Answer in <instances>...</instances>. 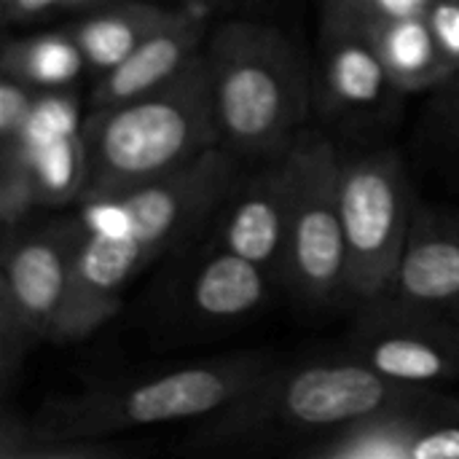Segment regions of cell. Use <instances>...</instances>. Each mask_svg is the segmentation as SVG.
I'll return each mask as SVG.
<instances>
[{
  "label": "cell",
  "instance_id": "obj_1",
  "mask_svg": "<svg viewBox=\"0 0 459 459\" xmlns=\"http://www.w3.org/2000/svg\"><path fill=\"white\" fill-rule=\"evenodd\" d=\"M237 180L239 159L221 145L153 183L78 202L83 239L51 342H81L105 325L151 264L215 221Z\"/></svg>",
  "mask_w": 459,
  "mask_h": 459
},
{
  "label": "cell",
  "instance_id": "obj_2",
  "mask_svg": "<svg viewBox=\"0 0 459 459\" xmlns=\"http://www.w3.org/2000/svg\"><path fill=\"white\" fill-rule=\"evenodd\" d=\"M436 387L393 382L371 366L344 358L272 366L253 387L221 411L199 420L180 452L186 455H258L293 449L360 417L414 401Z\"/></svg>",
  "mask_w": 459,
  "mask_h": 459
},
{
  "label": "cell",
  "instance_id": "obj_3",
  "mask_svg": "<svg viewBox=\"0 0 459 459\" xmlns=\"http://www.w3.org/2000/svg\"><path fill=\"white\" fill-rule=\"evenodd\" d=\"M81 134L89 164L83 199L153 183L221 148L204 51L169 83L89 110Z\"/></svg>",
  "mask_w": 459,
  "mask_h": 459
},
{
  "label": "cell",
  "instance_id": "obj_4",
  "mask_svg": "<svg viewBox=\"0 0 459 459\" xmlns=\"http://www.w3.org/2000/svg\"><path fill=\"white\" fill-rule=\"evenodd\" d=\"M221 145L237 159L269 161L307 132L309 70L299 48L272 24L223 22L204 43Z\"/></svg>",
  "mask_w": 459,
  "mask_h": 459
},
{
  "label": "cell",
  "instance_id": "obj_5",
  "mask_svg": "<svg viewBox=\"0 0 459 459\" xmlns=\"http://www.w3.org/2000/svg\"><path fill=\"white\" fill-rule=\"evenodd\" d=\"M269 368V358L229 355L159 374L100 382L46 403L32 422L43 430L81 438H118L143 428L199 422L237 401Z\"/></svg>",
  "mask_w": 459,
  "mask_h": 459
},
{
  "label": "cell",
  "instance_id": "obj_6",
  "mask_svg": "<svg viewBox=\"0 0 459 459\" xmlns=\"http://www.w3.org/2000/svg\"><path fill=\"white\" fill-rule=\"evenodd\" d=\"M290 156L293 202L282 285L299 301L325 309L350 299V261L339 204L342 153L328 137L304 132Z\"/></svg>",
  "mask_w": 459,
  "mask_h": 459
},
{
  "label": "cell",
  "instance_id": "obj_7",
  "mask_svg": "<svg viewBox=\"0 0 459 459\" xmlns=\"http://www.w3.org/2000/svg\"><path fill=\"white\" fill-rule=\"evenodd\" d=\"M83 239L78 215L19 229L3 239L0 377L8 385L27 352L51 342Z\"/></svg>",
  "mask_w": 459,
  "mask_h": 459
},
{
  "label": "cell",
  "instance_id": "obj_8",
  "mask_svg": "<svg viewBox=\"0 0 459 459\" xmlns=\"http://www.w3.org/2000/svg\"><path fill=\"white\" fill-rule=\"evenodd\" d=\"M339 204L350 261V299L377 301L403 253L417 215L409 172L395 151L342 156Z\"/></svg>",
  "mask_w": 459,
  "mask_h": 459
},
{
  "label": "cell",
  "instance_id": "obj_9",
  "mask_svg": "<svg viewBox=\"0 0 459 459\" xmlns=\"http://www.w3.org/2000/svg\"><path fill=\"white\" fill-rule=\"evenodd\" d=\"M347 355L411 387L459 382V333L455 325L446 317L417 312L387 299L363 304Z\"/></svg>",
  "mask_w": 459,
  "mask_h": 459
},
{
  "label": "cell",
  "instance_id": "obj_10",
  "mask_svg": "<svg viewBox=\"0 0 459 459\" xmlns=\"http://www.w3.org/2000/svg\"><path fill=\"white\" fill-rule=\"evenodd\" d=\"M293 202V156L290 151L264 161V167L237 180L215 215V245L239 253L272 274L285 280L288 223Z\"/></svg>",
  "mask_w": 459,
  "mask_h": 459
},
{
  "label": "cell",
  "instance_id": "obj_11",
  "mask_svg": "<svg viewBox=\"0 0 459 459\" xmlns=\"http://www.w3.org/2000/svg\"><path fill=\"white\" fill-rule=\"evenodd\" d=\"M379 299L428 312L459 315V215L420 204L398 266Z\"/></svg>",
  "mask_w": 459,
  "mask_h": 459
},
{
  "label": "cell",
  "instance_id": "obj_12",
  "mask_svg": "<svg viewBox=\"0 0 459 459\" xmlns=\"http://www.w3.org/2000/svg\"><path fill=\"white\" fill-rule=\"evenodd\" d=\"M457 417L459 398L436 387L414 401L382 409L317 436L290 455L304 459H411L425 433Z\"/></svg>",
  "mask_w": 459,
  "mask_h": 459
},
{
  "label": "cell",
  "instance_id": "obj_13",
  "mask_svg": "<svg viewBox=\"0 0 459 459\" xmlns=\"http://www.w3.org/2000/svg\"><path fill=\"white\" fill-rule=\"evenodd\" d=\"M207 8L202 3L178 5L175 16L148 35L124 62L97 75L89 110L148 94L180 75L207 43Z\"/></svg>",
  "mask_w": 459,
  "mask_h": 459
},
{
  "label": "cell",
  "instance_id": "obj_14",
  "mask_svg": "<svg viewBox=\"0 0 459 459\" xmlns=\"http://www.w3.org/2000/svg\"><path fill=\"white\" fill-rule=\"evenodd\" d=\"M272 285L277 282L258 264L212 242L188 282V304L207 323H239L266 304Z\"/></svg>",
  "mask_w": 459,
  "mask_h": 459
},
{
  "label": "cell",
  "instance_id": "obj_15",
  "mask_svg": "<svg viewBox=\"0 0 459 459\" xmlns=\"http://www.w3.org/2000/svg\"><path fill=\"white\" fill-rule=\"evenodd\" d=\"M323 100L336 113H368L401 94L363 32H323Z\"/></svg>",
  "mask_w": 459,
  "mask_h": 459
},
{
  "label": "cell",
  "instance_id": "obj_16",
  "mask_svg": "<svg viewBox=\"0 0 459 459\" xmlns=\"http://www.w3.org/2000/svg\"><path fill=\"white\" fill-rule=\"evenodd\" d=\"M178 8H167L159 3H118L102 11L83 16L70 24V35L81 46L89 70L97 75L113 70L124 62L148 35H153L161 24L175 16Z\"/></svg>",
  "mask_w": 459,
  "mask_h": 459
},
{
  "label": "cell",
  "instance_id": "obj_17",
  "mask_svg": "<svg viewBox=\"0 0 459 459\" xmlns=\"http://www.w3.org/2000/svg\"><path fill=\"white\" fill-rule=\"evenodd\" d=\"M401 94L444 89L452 78L425 13L385 22L366 32Z\"/></svg>",
  "mask_w": 459,
  "mask_h": 459
},
{
  "label": "cell",
  "instance_id": "obj_18",
  "mask_svg": "<svg viewBox=\"0 0 459 459\" xmlns=\"http://www.w3.org/2000/svg\"><path fill=\"white\" fill-rule=\"evenodd\" d=\"M86 67V56L70 30L8 40L0 62L3 73L16 75L38 91L67 89Z\"/></svg>",
  "mask_w": 459,
  "mask_h": 459
},
{
  "label": "cell",
  "instance_id": "obj_19",
  "mask_svg": "<svg viewBox=\"0 0 459 459\" xmlns=\"http://www.w3.org/2000/svg\"><path fill=\"white\" fill-rule=\"evenodd\" d=\"M16 151L22 153L32 175L43 207L78 204L83 199L89 164H86V145L81 132L51 137L35 145H19Z\"/></svg>",
  "mask_w": 459,
  "mask_h": 459
},
{
  "label": "cell",
  "instance_id": "obj_20",
  "mask_svg": "<svg viewBox=\"0 0 459 459\" xmlns=\"http://www.w3.org/2000/svg\"><path fill=\"white\" fill-rule=\"evenodd\" d=\"M132 449L116 438H81L38 428L32 420L3 414L0 459H124Z\"/></svg>",
  "mask_w": 459,
  "mask_h": 459
},
{
  "label": "cell",
  "instance_id": "obj_21",
  "mask_svg": "<svg viewBox=\"0 0 459 459\" xmlns=\"http://www.w3.org/2000/svg\"><path fill=\"white\" fill-rule=\"evenodd\" d=\"M433 0H325L323 32H371L406 16H420Z\"/></svg>",
  "mask_w": 459,
  "mask_h": 459
},
{
  "label": "cell",
  "instance_id": "obj_22",
  "mask_svg": "<svg viewBox=\"0 0 459 459\" xmlns=\"http://www.w3.org/2000/svg\"><path fill=\"white\" fill-rule=\"evenodd\" d=\"M40 207L32 175L16 148L0 151V223H3V239L13 237L30 212Z\"/></svg>",
  "mask_w": 459,
  "mask_h": 459
},
{
  "label": "cell",
  "instance_id": "obj_23",
  "mask_svg": "<svg viewBox=\"0 0 459 459\" xmlns=\"http://www.w3.org/2000/svg\"><path fill=\"white\" fill-rule=\"evenodd\" d=\"M81 126H83L81 100L73 91H67V89L38 91L19 145H35V143L51 140V137L73 134V132H81Z\"/></svg>",
  "mask_w": 459,
  "mask_h": 459
},
{
  "label": "cell",
  "instance_id": "obj_24",
  "mask_svg": "<svg viewBox=\"0 0 459 459\" xmlns=\"http://www.w3.org/2000/svg\"><path fill=\"white\" fill-rule=\"evenodd\" d=\"M38 89L27 86L16 75L3 73L0 78V151L16 148L22 143V132L32 113Z\"/></svg>",
  "mask_w": 459,
  "mask_h": 459
},
{
  "label": "cell",
  "instance_id": "obj_25",
  "mask_svg": "<svg viewBox=\"0 0 459 459\" xmlns=\"http://www.w3.org/2000/svg\"><path fill=\"white\" fill-rule=\"evenodd\" d=\"M425 16L446 59V67L455 78L459 73V0H433Z\"/></svg>",
  "mask_w": 459,
  "mask_h": 459
},
{
  "label": "cell",
  "instance_id": "obj_26",
  "mask_svg": "<svg viewBox=\"0 0 459 459\" xmlns=\"http://www.w3.org/2000/svg\"><path fill=\"white\" fill-rule=\"evenodd\" d=\"M67 3H83V0H3L5 13L11 19H22V16H32L38 11H46L51 5H67Z\"/></svg>",
  "mask_w": 459,
  "mask_h": 459
},
{
  "label": "cell",
  "instance_id": "obj_27",
  "mask_svg": "<svg viewBox=\"0 0 459 459\" xmlns=\"http://www.w3.org/2000/svg\"><path fill=\"white\" fill-rule=\"evenodd\" d=\"M446 100L452 102V113H449V116H455V126H457V137H459V91L457 94H446Z\"/></svg>",
  "mask_w": 459,
  "mask_h": 459
},
{
  "label": "cell",
  "instance_id": "obj_28",
  "mask_svg": "<svg viewBox=\"0 0 459 459\" xmlns=\"http://www.w3.org/2000/svg\"><path fill=\"white\" fill-rule=\"evenodd\" d=\"M441 91H444V94H457V91H459V73L455 75V78H452V81H449V83H446V86H444V89H441Z\"/></svg>",
  "mask_w": 459,
  "mask_h": 459
},
{
  "label": "cell",
  "instance_id": "obj_29",
  "mask_svg": "<svg viewBox=\"0 0 459 459\" xmlns=\"http://www.w3.org/2000/svg\"><path fill=\"white\" fill-rule=\"evenodd\" d=\"M449 323H452V325H455V331H457V333H459V315H457V317H452V320H449Z\"/></svg>",
  "mask_w": 459,
  "mask_h": 459
}]
</instances>
